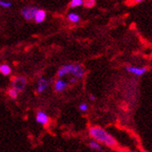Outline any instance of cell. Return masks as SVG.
<instances>
[{
  "mask_svg": "<svg viewBox=\"0 0 152 152\" xmlns=\"http://www.w3.org/2000/svg\"><path fill=\"white\" fill-rule=\"evenodd\" d=\"M89 134L94 140L100 143L103 146L113 148L117 146V141L108 132L99 126H92L89 130Z\"/></svg>",
  "mask_w": 152,
  "mask_h": 152,
  "instance_id": "1",
  "label": "cell"
},
{
  "mask_svg": "<svg viewBox=\"0 0 152 152\" xmlns=\"http://www.w3.org/2000/svg\"><path fill=\"white\" fill-rule=\"evenodd\" d=\"M73 75V77L78 78H82L85 75V68L81 64H68L61 66L58 70V77H64L67 75Z\"/></svg>",
  "mask_w": 152,
  "mask_h": 152,
  "instance_id": "2",
  "label": "cell"
},
{
  "mask_svg": "<svg viewBox=\"0 0 152 152\" xmlns=\"http://www.w3.org/2000/svg\"><path fill=\"white\" fill-rule=\"evenodd\" d=\"M37 10L38 9L37 8V7L27 6V7H24V8L22 9L21 14L26 20V21H32V20H34V17L36 15V12Z\"/></svg>",
  "mask_w": 152,
  "mask_h": 152,
  "instance_id": "3",
  "label": "cell"
},
{
  "mask_svg": "<svg viewBox=\"0 0 152 152\" xmlns=\"http://www.w3.org/2000/svg\"><path fill=\"white\" fill-rule=\"evenodd\" d=\"M11 86L18 91H23L26 87V79L23 77H17L13 78Z\"/></svg>",
  "mask_w": 152,
  "mask_h": 152,
  "instance_id": "4",
  "label": "cell"
},
{
  "mask_svg": "<svg viewBox=\"0 0 152 152\" xmlns=\"http://www.w3.org/2000/svg\"><path fill=\"white\" fill-rule=\"evenodd\" d=\"M126 70L129 72V73L133 74V75H135V76H143L144 74H146L148 68L146 67V66H143V67H137V66H132V65H130V66H127L126 67Z\"/></svg>",
  "mask_w": 152,
  "mask_h": 152,
  "instance_id": "5",
  "label": "cell"
},
{
  "mask_svg": "<svg viewBox=\"0 0 152 152\" xmlns=\"http://www.w3.org/2000/svg\"><path fill=\"white\" fill-rule=\"evenodd\" d=\"M36 121L38 124L41 125H47L50 122V118L49 116L45 113L44 111L39 110L37 113V117H36Z\"/></svg>",
  "mask_w": 152,
  "mask_h": 152,
  "instance_id": "6",
  "label": "cell"
},
{
  "mask_svg": "<svg viewBox=\"0 0 152 152\" xmlns=\"http://www.w3.org/2000/svg\"><path fill=\"white\" fill-rule=\"evenodd\" d=\"M50 85V80H48L47 78L45 77H40L37 81V91L38 94H41L46 89L49 87Z\"/></svg>",
  "mask_w": 152,
  "mask_h": 152,
  "instance_id": "7",
  "label": "cell"
},
{
  "mask_svg": "<svg viewBox=\"0 0 152 152\" xmlns=\"http://www.w3.org/2000/svg\"><path fill=\"white\" fill-rule=\"evenodd\" d=\"M67 87V82L64 80L63 77H59L57 80L55 81L54 84V89L57 92H62L64 91Z\"/></svg>",
  "mask_w": 152,
  "mask_h": 152,
  "instance_id": "8",
  "label": "cell"
},
{
  "mask_svg": "<svg viewBox=\"0 0 152 152\" xmlns=\"http://www.w3.org/2000/svg\"><path fill=\"white\" fill-rule=\"evenodd\" d=\"M46 16H47V13L44 10H37L36 12V15L34 17V20L36 23H41L46 20Z\"/></svg>",
  "mask_w": 152,
  "mask_h": 152,
  "instance_id": "9",
  "label": "cell"
},
{
  "mask_svg": "<svg viewBox=\"0 0 152 152\" xmlns=\"http://www.w3.org/2000/svg\"><path fill=\"white\" fill-rule=\"evenodd\" d=\"M89 147L91 149L94 150V151H102L103 150V147L100 143H98L97 141L92 139L90 143H89Z\"/></svg>",
  "mask_w": 152,
  "mask_h": 152,
  "instance_id": "10",
  "label": "cell"
},
{
  "mask_svg": "<svg viewBox=\"0 0 152 152\" xmlns=\"http://www.w3.org/2000/svg\"><path fill=\"white\" fill-rule=\"evenodd\" d=\"M0 73L4 76H9L11 73V67L9 64H3L0 65Z\"/></svg>",
  "mask_w": 152,
  "mask_h": 152,
  "instance_id": "11",
  "label": "cell"
},
{
  "mask_svg": "<svg viewBox=\"0 0 152 152\" xmlns=\"http://www.w3.org/2000/svg\"><path fill=\"white\" fill-rule=\"evenodd\" d=\"M67 19L69 22L74 23H77L79 21H80V17H79V15L76 12H70L67 15Z\"/></svg>",
  "mask_w": 152,
  "mask_h": 152,
  "instance_id": "12",
  "label": "cell"
},
{
  "mask_svg": "<svg viewBox=\"0 0 152 152\" xmlns=\"http://www.w3.org/2000/svg\"><path fill=\"white\" fill-rule=\"evenodd\" d=\"M8 94L9 96L11 98V99H16L18 97V94H19V91L17 90H15L14 88H10L8 91Z\"/></svg>",
  "mask_w": 152,
  "mask_h": 152,
  "instance_id": "13",
  "label": "cell"
},
{
  "mask_svg": "<svg viewBox=\"0 0 152 152\" xmlns=\"http://www.w3.org/2000/svg\"><path fill=\"white\" fill-rule=\"evenodd\" d=\"M95 0H83V6L87 9H91L95 6Z\"/></svg>",
  "mask_w": 152,
  "mask_h": 152,
  "instance_id": "14",
  "label": "cell"
},
{
  "mask_svg": "<svg viewBox=\"0 0 152 152\" xmlns=\"http://www.w3.org/2000/svg\"><path fill=\"white\" fill-rule=\"evenodd\" d=\"M83 5V0H71L70 1V8H77Z\"/></svg>",
  "mask_w": 152,
  "mask_h": 152,
  "instance_id": "15",
  "label": "cell"
},
{
  "mask_svg": "<svg viewBox=\"0 0 152 152\" xmlns=\"http://www.w3.org/2000/svg\"><path fill=\"white\" fill-rule=\"evenodd\" d=\"M11 6H12V3L10 1H6V0H0V7H2V8L8 9V8H10Z\"/></svg>",
  "mask_w": 152,
  "mask_h": 152,
  "instance_id": "16",
  "label": "cell"
},
{
  "mask_svg": "<svg viewBox=\"0 0 152 152\" xmlns=\"http://www.w3.org/2000/svg\"><path fill=\"white\" fill-rule=\"evenodd\" d=\"M78 108H79V110H80L81 112H86V111L88 110V108H89V105L86 103H81L80 104L78 105Z\"/></svg>",
  "mask_w": 152,
  "mask_h": 152,
  "instance_id": "17",
  "label": "cell"
},
{
  "mask_svg": "<svg viewBox=\"0 0 152 152\" xmlns=\"http://www.w3.org/2000/svg\"><path fill=\"white\" fill-rule=\"evenodd\" d=\"M77 81V78L75 77H70V78H69V80H68V82H69L70 84H74V83H76Z\"/></svg>",
  "mask_w": 152,
  "mask_h": 152,
  "instance_id": "18",
  "label": "cell"
},
{
  "mask_svg": "<svg viewBox=\"0 0 152 152\" xmlns=\"http://www.w3.org/2000/svg\"><path fill=\"white\" fill-rule=\"evenodd\" d=\"M90 98H91V101H95V99H96V98H95V96H94V94L90 95Z\"/></svg>",
  "mask_w": 152,
  "mask_h": 152,
  "instance_id": "19",
  "label": "cell"
},
{
  "mask_svg": "<svg viewBox=\"0 0 152 152\" xmlns=\"http://www.w3.org/2000/svg\"><path fill=\"white\" fill-rule=\"evenodd\" d=\"M134 3H142L143 1H146V0H134Z\"/></svg>",
  "mask_w": 152,
  "mask_h": 152,
  "instance_id": "20",
  "label": "cell"
}]
</instances>
